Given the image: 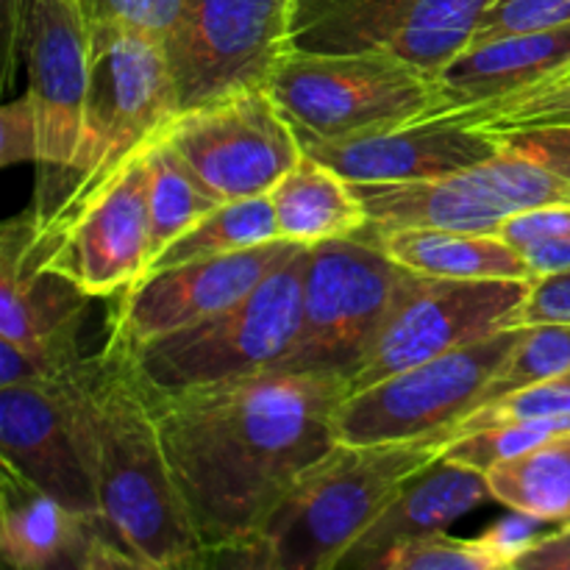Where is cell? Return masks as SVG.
I'll use <instances>...</instances> for the list:
<instances>
[{"mask_svg":"<svg viewBox=\"0 0 570 570\" xmlns=\"http://www.w3.org/2000/svg\"><path fill=\"white\" fill-rule=\"evenodd\" d=\"M0 161L3 167L17 161H39L37 115L26 95L6 104L0 111Z\"/></svg>","mask_w":570,"mask_h":570,"instance_id":"cell-38","label":"cell"},{"mask_svg":"<svg viewBox=\"0 0 570 570\" xmlns=\"http://www.w3.org/2000/svg\"><path fill=\"white\" fill-rule=\"evenodd\" d=\"M543 527L546 521H540V518L521 510H510L504 518L490 523V527L479 534V540H482L484 549L499 560L501 570H515L518 560H521V557L540 540Z\"/></svg>","mask_w":570,"mask_h":570,"instance_id":"cell-36","label":"cell"},{"mask_svg":"<svg viewBox=\"0 0 570 570\" xmlns=\"http://www.w3.org/2000/svg\"><path fill=\"white\" fill-rule=\"evenodd\" d=\"M490 490L507 510L546 523H570V432L488 471Z\"/></svg>","mask_w":570,"mask_h":570,"instance_id":"cell-25","label":"cell"},{"mask_svg":"<svg viewBox=\"0 0 570 570\" xmlns=\"http://www.w3.org/2000/svg\"><path fill=\"white\" fill-rule=\"evenodd\" d=\"M401 267L421 276L462 278V282H534L527 256L499 234L445 232V228H404L373 234Z\"/></svg>","mask_w":570,"mask_h":570,"instance_id":"cell-24","label":"cell"},{"mask_svg":"<svg viewBox=\"0 0 570 570\" xmlns=\"http://www.w3.org/2000/svg\"><path fill=\"white\" fill-rule=\"evenodd\" d=\"M309 245L273 239L215 259L184 262L137 278L122 295L111 328L131 345H145L228 309L259 287L282 262Z\"/></svg>","mask_w":570,"mask_h":570,"instance_id":"cell-16","label":"cell"},{"mask_svg":"<svg viewBox=\"0 0 570 570\" xmlns=\"http://www.w3.org/2000/svg\"><path fill=\"white\" fill-rule=\"evenodd\" d=\"M566 22H570V0H495L484 11L471 45L507 37V33L543 31V28H557Z\"/></svg>","mask_w":570,"mask_h":570,"instance_id":"cell-35","label":"cell"},{"mask_svg":"<svg viewBox=\"0 0 570 570\" xmlns=\"http://www.w3.org/2000/svg\"><path fill=\"white\" fill-rule=\"evenodd\" d=\"M345 393V379L282 371L178 393L148 387L173 479L209 560L254 534L340 443Z\"/></svg>","mask_w":570,"mask_h":570,"instance_id":"cell-1","label":"cell"},{"mask_svg":"<svg viewBox=\"0 0 570 570\" xmlns=\"http://www.w3.org/2000/svg\"><path fill=\"white\" fill-rule=\"evenodd\" d=\"M562 382H568V384H570V371L566 373V376H562Z\"/></svg>","mask_w":570,"mask_h":570,"instance_id":"cell-43","label":"cell"},{"mask_svg":"<svg viewBox=\"0 0 570 570\" xmlns=\"http://www.w3.org/2000/svg\"><path fill=\"white\" fill-rule=\"evenodd\" d=\"M98 515L137 570L206 568L209 551L181 499L134 348L109 343L65 379Z\"/></svg>","mask_w":570,"mask_h":570,"instance_id":"cell-2","label":"cell"},{"mask_svg":"<svg viewBox=\"0 0 570 570\" xmlns=\"http://www.w3.org/2000/svg\"><path fill=\"white\" fill-rule=\"evenodd\" d=\"M449 434L406 443H337L248 538L215 551L209 568L332 570L410 479L443 456Z\"/></svg>","mask_w":570,"mask_h":570,"instance_id":"cell-3","label":"cell"},{"mask_svg":"<svg viewBox=\"0 0 570 570\" xmlns=\"http://www.w3.org/2000/svg\"><path fill=\"white\" fill-rule=\"evenodd\" d=\"M515 570H570V523L540 534L538 543L518 560Z\"/></svg>","mask_w":570,"mask_h":570,"instance_id":"cell-40","label":"cell"},{"mask_svg":"<svg viewBox=\"0 0 570 570\" xmlns=\"http://www.w3.org/2000/svg\"><path fill=\"white\" fill-rule=\"evenodd\" d=\"M278 237L276 209H273L271 195H256V198L228 200L200 217L193 228L173 239L159 256L148 265V273L167 271V267L184 265V262L215 259V256L237 254V250L256 248V245L273 243ZM139 276V278H142Z\"/></svg>","mask_w":570,"mask_h":570,"instance_id":"cell-26","label":"cell"},{"mask_svg":"<svg viewBox=\"0 0 570 570\" xmlns=\"http://www.w3.org/2000/svg\"><path fill=\"white\" fill-rule=\"evenodd\" d=\"M521 254L527 256L532 278L570 271V237L549 239V243L532 245V248L521 250Z\"/></svg>","mask_w":570,"mask_h":570,"instance_id":"cell-41","label":"cell"},{"mask_svg":"<svg viewBox=\"0 0 570 570\" xmlns=\"http://www.w3.org/2000/svg\"><path fill=\"white\" fill-rule=\"evenodd\" d=\"M161 139L220 204L271 195L304 154L298 134L267 89H245L181 109L161 128Z\"/></svg>","mask_w":570,"mask_h":570,"instance_id":"cell-13","label":"cell"},{"mask_svg":"<svg viewBox=\"0 0 570 570\" xmlns=\"http://www.w3.org/2000/svg\"><path fill=\"white\" fill-rule=\"evenodd\" d=\"M87 356L78 348V328H65L28 343L0 340V387L61 382Z\"/></svg>","mask_w":570,"mask_h":570,"instance_id":"cell-31","label":"cell"},{"mask_svg":"<svg viewBox=\"0 0 570 570\" xmlns=\"http://www.w3.org/2000/svg\"><path fill=\"white\" fill-rule=\"evenodd\" d=\"M31 209L6 220L0 234V340L28 343L65 328H81L89 295L70 278L39 267Z\"/></svg>","mask_w":570,"mask_h":570,"instance_id":"cell-22","label":"cell"},{"mask_svg":"<svg viewBox=\"0 0 570 570\" xmlns=\"http://www.w3.org/2000/svg\"><path fill=\"white\" fill-rule=\"evenodd\" d=\"M301 148L337 170L345 181L379 184L421 181L465 170L490 159L501 148V139L479 128L429 117L345 139H301Z\"/></svg>","mask_w":570,"mask_h":570,"instance_id":"cell-17","label":"cell"},{"mask_svg":"<svg viewBox=\"0 0 570 570\" xmlns=\"http://www.w3.org/2000/svg\"><path fill=\"white\" fill-rule=\"evenodd\" d=\"M295 0H187L167 65L178 111L245 89H267L293 42Z\"/></svg>","mask_w":570,"mask_h":570,"instance_id":"cell-12","label":"cell"},{"mask_svg":"<svg viewBox=\"0 0 570 570\" xmlns=\"http://www.w3.org/2000/svg\"><path fill=\"white\" fill-rule=\"evenodd\" d=\"M278 237L301 245L354 237L367 226V212L354 184L304 150L293 170L271 189Z\"/></svg>","mask_w":570,"mask_h":570,"instance_id":"cell-23","label":"cell"},{"mask_svg":"<svg viewBox=\"0 0 570 570\" xmlns=\"http://www.w3.org/2000/svg\"><path fill=\"white\" fill-rule=\"evenodd\" d=\"M495 0H295L293 42L304 50H379L438 72L471 45Z\"/></svg>","mask_w":570,"mask_h":570,"instance_id":"cell-14","label":"cell"},{"mask_svg":"<svg viewBox=\"0 0 570 570\" xmlns=\"http://www.w3.org/2000/svg\"><path fill=\"white\" fill-rule=\"evenodd\" d=\"M309 248L282 262L228 309L145 345H131L142 382L150 390L178 393L276 371L301 332Z\"/></svg>","mask_w":570,"mask_h":570,"instance_id":"cell-6","label":"cell"},{"mask_svg":"<svg viewBox=\"0 0 570 570\" xmlns=\"http://www.w3.org/2000/svg\"><path fill=\"white\" fill-rule=\"evenodd\" d=\"M523 326L393 373L360 393H345L337 438L348 445L406 443L451 434L484 404L488 384L518 348Z\"/></svg>","mask_w":570,"mask_h":570,"instance_id":"cell-9","label":"cell"},{"mask_svg":"<svg viewBox=\"0 0 570 570\" xmlns=\"http://www.w3.org/2000/svg\"><path fill=\"white\" fill-rule=\"evenodd\" d=\"M401 273L404 267L365 228L354 237L312 245L301 332L276 371L348 382L393 306Z\"/></svg>","mask_w":570,"mask_h":570,"instance_id":"cell-7","label":"cell"},{"mask_svg":"<svg viewBox=\"0 0 570 570\" xmlns=\"http://www.w3.org/2000/svg\"><path fill=\"white\" fill-rule=\"evenodd\" d=\"M89 33L92 89L83 148L72 170L42 173L56 178V193L33 198L37 237H50L76 220L178 115L165 42L117 28Z\"/></svg>","mask_w":570,"mask_h":570,"instance_id":"cell-4","label":"cell"},{"mask_svg":"<svg viewBox=\"0 0 570 570\" xmlns=\"http://www.w3.org/2000/svg\"><path fill=\"white\" fill-rule=\"evenodd\" d=\"M495 234L518 250L549 243V239L570 237V204L538 206V209L518 212L510 220L501 223V228Z\"/></svg>","mask_w":570,"mask_h":570,"instance_id":"cell-37","label":"cell"},{"mask_svg":"<svg viewBox=\"0 0 570 570\" xmlns=\"http://www.w3.org/2000/svg\"><path fill=\"white\" fill-rule=\"evenodd\" d=\"M538 323L570 326V271L551 273L532 282V289L518 312V326H538Z\"/></svg>","mask_w":570,"mask_h":570,"instance_id":"cell-39","label":"cell"},{"mask_svg":"<svg viewBox=\"0 0 570 570\" xmlns=\"http://www.w3.org/2000/svg\"><path fill=\"white\" fill-rule=\"evenodd\" d=\"M89 31L117 28L154 37L167 45L178 28L187 0H81Z\"/></svg>","mask_w":570,"mask_h":570,"instance_id":"cell-34","label":"cell"},{"mask_svg":"<svg viewBox=\"0 0 570 570\" xmlns=\"http://www.w3.org/2000/svg\"><path fill=\"white\" fill-rule=\"evenodd\" d=\"M367 212L365 232L404 228L495 234L512 215L570 204V178L534 156L501 142L490 159L421 181L354 184Z\"/></svg>","mask_w":570,"mask_h":570,"instance_id":"cell-8","label":"cell"},{"mask_svg":"<svg viewBox=\"0 0 570 570\" xmlns=\"http://www.w3.org/2000/svg\"><path fill=\"white\" fill-rule=\"evenodd\" d=\"M9 76L26 53L28 89L37 115L39 170L76 167L87 134L92 89V33L81 0H3Z\"/></svg>","mask_w":570,"mask_h":570,"instance_id":"cell-11","label":"cell"},{"mask_svg":"<svg viewBox=\"0 0 570 570\" xmlns=\"http://www.w3.org/2000/svg\"><path fill=\"white\" fill-rule=\"evenodd\" d=\"M145 165H148L150 262H154L173 239L181 237L200 217L217 209L220 200L212 198L200 187L198 178L181 161V156L161 139V131L145 150Z\"/></svg>","mask_w":570,"mask_h":570,"instance_id":"cell-27","label":"cell"},{"mask_svg":"<svg viewBox=\"0 0 570 570\" xmlns=\"http://www.w3.org/2000/svg\"><path fill=\"white\" fill-rule=\"evenodd\" d=\"M570 371V326L566 323H538L523 326V337L499 376L488 384L484 404L518 393L532 384L562 379ZM482 404V406H484Z\"/></svg>","mask_w":570,"mask_h":570,"instance_id":"cell-29","label":"cell"},{"mask_svg":"<svg viewBox=\"0 0 570 570\" xmlns=\"http://www.w3.org/2000/svg\"><path fill=\"white\" fill-rule=\"evenodd\" d=\"M145 150L61 232L33 234L39 265L70 278L89 298L126 293L150 262Z\"/></svg>","mask_w":570,"mask_h":570,"instance_id":"cell-15","label":"cell"},{"mask_svg":"<svg viewBox=\"0 0 570 570\" xmlns=\"http://www.w3.org/2000/svg\"><path fill=\"white\" fill-rule=\"evenodd\" d=\"M438 117L479 128L484 134H493L495 139L507 137V134L538 131V128H570V78L540 81L523 92L493 100V104L445 111Z\"/></svg>","mask_w":570,"mask_h":570,"instance_id":"cell-28","label":"cell"},{"mask_svg":"<svg viewBox=\"0 0 570 570\" xmlns=\"http://www.w3.org/2000/svg\"><path fill=\"white\" fill-rule=\"evenodd\" d=\"M490 501L495 499L488 473L456 465V462L440 456L432 468L417 473L401 488V493L390 501L387 510L373 521V527L345 554L340 568L373 570L379 557L387 554L401 540L445 532L451 523L471 515Z\"/></svg>","mask_w":570,"mask_h":570,"instance_id":"cell-21","label":"cell"},{"mask_svg":"<svg viewBox=\"0 0 570 570\" xmlns=\"http://www.w3.org/2000/svg\"><path fill=\"white\" fill-rule=\"evenodd\" d=\"M0 554L17 570L134 568L95 512H76L3 462ZM137 570V568H134Z\"/></svg>","mask_w":570,"mask_h":570,"instance_id":"cell-19","label":"cell"},{"mask_svg":"<svg viewBox=\"0 0 570 570\" xmlns=\"http://www.w3.org/2000/svg\"><path fill=\"white\" fill-rule=\"evenodd\" d=\"M373 570H501L479 538H451L449 532L421 534L395 543Z\"/></svg>","mask_w":570,"mask_h":570,"instance_id":"cell-32","label":"cell"},{"mask_svg":"<svg viewBox=\"0 0 570 570\" xmlns=\"http://www.w3.org/2000/svg\"><path fill=\"white\" fill-rule=\"evenodd\" d=\"M534 417H554V421H566L570 426V384L562 382V379H551V382L532 384V387H523L499 401H490V404L471 412L465 421L456 423L451 429L449 440L456 438V434L493 426V423L534 421Z\"/></svg>","mask_w":570,"mask_h":570,"instance_id":"cell-33","label":"cell"},{"mask_svg":"<svg viewBox=\"0 0 570 570\" xmlns=\"http://www.w3.org/2000/svg\"><path fill=\"white\" fill-rule=\"evenodd\" d=\"M562 78H570V65L562 67V70L554 72V76H551V78H546V81H562Z\"/></svg>","mask_w":570,"mask_h":570,"instance_id":"cell-42","label":"cell"},{"mask_svg":"<svg viewBox=\"0 0 570 570\" xmlns=\"http://www.w3.org/2000/svg\"><path fill=\"white\" fill-rule=\"evenodd\" d=\"M529 289L532 282H462L421 276L404 267L393 306L367 356L348 379V393H360L406 367L515 328Z\"/></svg>","mask_w":570,"mask_h":570,"instance_id":"cell-10","label":"cell"},{"mask_svg":"<svg viewBox=\"0 0 570 570\" xmlns=\"http://www.w3.org/2000/svg\"><path fill=\"white\" fill-rule=\"evenodd\" d=\"M566 432H570L568 423L554 421V417L493 423V426H484L476 429V432L451 438L449 443H445L443 460L488 473L490 468L501 465V462L507 460H515V456L527 454V451L538 449L546 440Z\"/></svg>","mask_w":570,"mask_h":570,"instance_id":"cell-30","label":"cell"},{"mask_svg":"<svg viewBox=\"0 0 570 570\" xmlns=\"http://www.w3.org/2000/svg\"><path fill=\"white\" fill-rule=\"evenodd\" d=\"M566 65H570V22L473 42L434 72L443 92V109L438 115L523 92Z\"/></svg>","mask_w":570,"mask_h":570,"instance_id":"cell-20","label":"cell"},{"mask_svg":"<svg viewBox=\"0 0 570 570\" xmlns=\"http://www.w3.org/2000/svg\"><path fill=\"white\" fill-rule=\"evenodd\" d=\"M267 92L298 139H345L429 120L443 109L434 72L379 50L293 48Z\"/></svg>","mask_w":570,"mask_h":570,"instance_id":"cell-5","label":"cell"},{"mask_svg":"<svg viewBox=\"0 0 570 570\" xmlns=\"http://www.w3.org/2000/svg\"><path fill=\"white\" fill-rule=\"evenodd\" d=\"M0 454L76 512H95L98 499L76 438L65 379L53 384L0 387Z\"/></svg>","mask_w":570,"mask_h":570,"instance_id":"cell-18","label":"cell"}]
</instances>
